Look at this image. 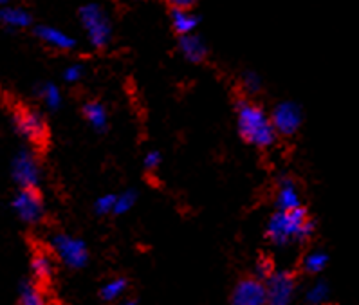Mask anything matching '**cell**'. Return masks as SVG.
<instances>
[{"instance_id": "6da1fadb", "label": "cell", "mask_w": 359, "mask_h": 305, "mask_svg": "<svg viewBox=\"0 0 359 305\" xmlns=\"http://www.w3.org/2000/svg\"><path fill=\"white\" fill-rule=\"evenodd\" d=\"M237 127L242 140L258 149H267L276 141V132L262 107L250 100L237 103Z\"/></svg>"}, {"instance_id": "7a4b0ae2", "label": "cell", "mask_w": 359, "mask_h": 305, "mask_svg": "<svg viewBox=\"0 0 359 305\" xmlns=\"http://www.w3.org/2000/svg\"><path fill=\"white\" fill-rule=\"evenodd\" d=\"M314 222L309 221L304 208L291 212H276L267 222V237L276 246H285L291 240H305L313 235Z\"/></svg>"}, {"instance_id": "3957f363", "label": "cell", "mask_w": 359, "mask_h": 305, "mask_svg": "<svg viewBox=\"0 0 359 305\" xmlns=\"http://www.w3.org/2000/svg\"><path fill=\"white\" fill-rule=\"evenodd\" d=\"M80 20L89 42L96 49H103L109 46L112 39V24L107 17L105 9L97 4H87L80 9Z\"/></svg>"}, {"instance_id": "277c9868", "label": "cell", "mask_w": 359, "mask_h": 305, "mask_svg": "<svg viewBox=\"0 0 359 305\" xmlns=\"http://www.w3.org/2000/svg\"><path fill=\"white\" fill-rule=\"evenodd\" d=\"M53 250L56 257L72 269H80L89 262V251L81 238L72 237V235H55L53 237Z\"/></svg>"}, {"instance_id": "5b68a950", "label": "cell", "mask_w": 359, "mask_h": 305, "mask_svg": "<svg viewBox=\"0 0 359 305\" xmlns=\"http://www.w3.org/2000/svg\"><path fill=\"white\" fill-rule=\"evenodd\" d=\"M271 125L280 136H292L298 132L304 121V112L302 107L294 102H282L273 109V114L269 116Z\"/></svg>"}, {"instance_id": "8992f818", "label": "cell", "mask_w": 359, "mask_h": 305, "mask_svg": "<svg viewBox=\"0 0 359 305\" xmlns=\"http://www.w3.org/2000/svg\"><path fill=\"white\" fill-rule=\"evenodd\" d=\"M264 287H266L267 305H289L294 297V276L289 271H273Z\"/></svg>"}, {"instance_id": "52a82bcc", "label": "cell", "mask_w": 359, "mask_h": 305, "mask_svg": "<svg viewBox=\"0 0 359 305\" xmlns=\"http://www.w3.org/2000/svg\"><path fill=\"white\" fill-rule=\"evenodd\" d=\"M11 172H13V179L17 181V184H20L22 190H34L40 181L39 161L31 150H20L15 156Z\"/></svg>"}, {"instance_id": "ba28073f", "label": "cell", "mask_w": 359, "mask_h": 305, "mask_svg": "<svg viewBox=\"0 0 359 305\" xmlns=\"http://www.w3.org/2000/svg\"><path fill=\"white\" fill-rule=\"evenodd\" d=\"M13 123L22 137L33 143H40L47 137V125L39 112L29 109H17L13 114Z\"/></svg>"}, {"instance_id": "9c48e42d", "label": "cell", "mask_w": 359, "mask_h": 305, "mask_svg": "<svg viewBox=\"0 0 359 305\" xmlns=\"http://www.w3.org/2000/svg\"><path fill=\"white\" fill-rule=\"evenodd\" d=\"M13 210L24 222L36 224L43 217L42 197L36 190H20L13 199Z\"/></svg>"}, {"instance_id": "30bf717a", "label": "cell", "mask_w": 359, "mask_h": 305, "mask_svg": "<svg viewBox=\"0 0 359 305\" xmlns=\"http://www.w3.org/2000/svg\"><path fill=\"white\" fill-rule=\"evenodd\" d=\"M231 305H267L262 280L245 278L238 282L231 294Z\"/></svg>"}, {"instance_id": "8fae6325", "label": "cell", "mask_w": 359, "mask_h": 305, "mask_svg": "<svg viewBox=\"0 0 359 305\" xmlns=\"http://www.w3.org/2000/svg\"><path fill=\"white\" fill-rule=\"evenodd\" d=\"M34 34L46 46L53 47V49H58V51H71L72 47L76 46V40L72 39L71 34L51 26H39L34 29Z\"/></svg>"}, {"instance_id": "7c38bea8", "label": "cell", "mask_w": 359, "mask_h": 305, "mask_svg": "<svg viewBox=\"0 0 359 305\" xmlns=\"http://www.w3.org/2000/svg\"><path fill=\"white\" fill-rule=\"evenodd\" d=\"M179 49H181L182 56L188 62H191V64H201L208 56L206 42L195 33L187 34V36H179Z\"/></svg>"}, {"instance_id": "4fadbf2b", "label": "cell", "mask_w": 359, "mask_h": 305, "mask_svg": "<svg viewBox=\"0 0 359 305\" xmlns=\"http://www.w3.org/2000/svg\"><path fill=\"white\" fill-rule=\"evenodd\" d=\"M276 206L280 212H291V210L302 208L300 191L296 188L294 182L291 179H282L280 181L278 194H276Z\"/></svg>"}, {"instance_id": "5bb4252c", "label": "cell", "mask_w": 359, "mask_h": 305, "mask_svg": "<svg viewBox=\"0 0 359 305\" xmlns=\"http://www.w3.org/2000/svg\"><path fill=\"white\" fill-rule=\"evenodd\" d=\"M170 17H172L173 31L179 36H187V34L195 33L197 26H199V17L191 13L190 9H172Z\"/></svg>"}, {"instance_id": "9a60e30c", "label": "cell", "mask_w": 359, "mask_h": 305, "mask_svg": "<svg viewBox=\"0 0 359 305\" xmlns=\"http://www.w3.org/2000/svg\"><path fill=\"white\" fill-rule=\"evenodd\" d=\"M31 15L22 8H2L0 9V24L13 27V29H26L31 26Z\"/></svg>"}, {"instance_id": "2e32d148", "label": "cell", "mask_w": 359, "mask_h": 305, "mask_svg": "<svg viewBox=\"0 0 359 305\" xmlns=\"http://www.w3.org/2000/svg\"><path fill=\"white\" fill-rule=\"evenodd\" d=\"M83 116H85V119H87V121L93 125L94 130H97V132L105 130L107 119H109V116H107V109L103 103H100V102L85 103Z\"/></svg>"}, {"instance_id": "e0dca14e", "label": "cell", "mask_w": 359, "mask_h": 305, "mask_svg": "<svg viewBox=\"0 0 359 305\" xmlns=\"http://www.w3.org/2000/svg\"><path fill=\"white\" fill-rule=\"evenodd\" d=\"M39 96L43 102V105L49 111H56L62 107V93L55 83H42L39 87Z\"/></svg>"}, {"instance_id": "ac0fdd59", "label": "cell", "mask_w": 359, "mask_h": 305, "mask_svg": "<svg viewBox=\"0 0 359 305\" xmlns=\"http://www.w3.org/2000/svg\"><path fill=\"white\" fill-rule=\"evenodd\" d=\"M31 267H33V275L39 280L46 282V280L51 278L53 275V260L47 253H36L33 257V262H31Z\"/></svg>"}, {"instance_id": "d6986e66", "label": "cell", "mask_w": 359, "mask_h": 305, "mask_svg": "<svg viewBox=\"0 0 359 305\" xmlns=\"http://www.w3.org/2000/svg\"><path fill=\"white\" fill-rule=\"evenodd\" d=\"M127 280L125 278H112L109 280L105 285L102 287V298L107 301H114L125 294L127 291Z\"/></svg>"}, {"instance_id": "ffe728a7", "label": "cell", "mask_w": 359, "mask_h": 305, "mask_svg": "<svg viewBox=\"0 0 359 305\" xmlns=\"http://www.w3.org/2000/svg\"><path fill=\"white\" fill-rule=\"evenodd\" d=\"M20 305H46V298L34 284H24L20 289Z\"/></svg>"}, {"instance_id": "44dd1931", "label": "cell", "mask_w": 359, "mask_h": 305, "mask_svg": "<svg viewBox=\"0 0 359 305\" xmlns=\"http://www.w3.org/2000/svg\"><path fill=\"white\" fill-rule=\"evenodd\" d=\"M327 262H329V257L323 251H313L309 253L304 260V267L309 273H320L327 267Z\"/></svg>"}, {"instance_id": "7402d4cb", "label": "cell", "mask_w": 359, "mask_h": 305, "mask_svg": "<svg viewBox=\"0 0 359 305\" xmlns=\"http://www.w3.org/2000/svg\"><path fill=\"white\" fill-rule=\"evenodd\" d=\"M135 197H137V195H135V191L132 190L116 195V203H114V210H112V213H114V215H123V213L130 212V210L134 208Z\"/></svg>"}, {"instance_id": "603a6c76", "label": "cell", "mask_w": 359, "mask_h": 305, "mask_svg": "<svg viewBox=\"0 0 359 305\" xmlns=\"http://www.w3.org/2000/svg\"><path fill=\"white\" fill-rule=\"evenodd\" d=\"M242 87L248 94H258L262 89V78L258 76L255 71H245L242 74Z\"/></svg>"}, {"instance_id": "cb8c5ba5", "label": "cell", "mask_w": 359, "mask_h": 305, "mask_svg": "<svg viewBox=\"0 0 359 305\" xmlns=\"http://www.w3.org/2000/svg\"><path fill=\"white\" fill-rule=\"evenodd\" d=\"M327 297H329V287H327L325 282H316L307 291V300L314 305H321Z\"/></svg>"}, {"instance_id": "d4e9b609", "label": "cell", "mask_w": 359, "mask_h": 305, "mask_svg": "<svg viewBox=\"0 0 359 305\" xmlns=\"http://www.w3.org/2000/svg\"><path fill=\"white\" fill-rule=\"evenodd\" d=\"M114 203H116L114 194L102 195V197L96 199V203H94V210H96L97 215H109V213H112V210H114Z\"/></svg>"}, {"instance_id": "484cf974", "label": "cell", "mask_w": 359, "mask_h": 305, "mask_svg": "<svg viewBox=\"0 0 359 305\" xmlns=\"http://www.w3.org/2000/svg\"><path fill=\"white\" fill-rule=\"evenodd\" d=\"M255 271H257V280H267L271 275H273V264L271 260L262 259L257 262V267H255Z\"/></svg>"}, {"instance_id": "4316f807", "label": "cell", "mask_w": 359, "mask_h": 305, "mask_svg": "<svg viewBox=\"0 0 359 305\" xmlns=\"http://www.w3.org/2000/svg\"><path fill=\"white\" fill-rule=\"evenodd\" d=\"M81 76H83V69H81V65H69L64 71V80L67 81V83H76V81L81 80Z\"/></svg>"}, {"instance_id": "83f0119b", "label": "cell", "mask_w": 359, "mask_h": 305, "mask_svg": "<svg viewBox=\"0 0 359 305\" xmlns=\"http://www.w3.org/2000/svg\"><path fill=\"white\" fill-rule=\"evenodd\" d=\"M143 163L147 170H156L157 166L161 165V152H157V150H150V152H147V156H144Z\"/></svg>"}, {"instance_id": "f1b7e54d", "label": "cell", "mask_w": 359, "mask_h": 305, "mask_svg": "<svg viewBox=\"0 0 359 305\" xmlns=\"http://www.w3.org/2000/svg\"><path fill=\"white\" fill-rule=\"evenodd\" d=\"M172 9H191L199 0H166Z\"/></svg>"}, {"instance_id": "f546056e", "label": "cell", "mask_w": 359, "mask_h": 305, "mask_svg": "<svg viewBox=\"0 0 359 305\" xmlns=\"http://www.w3.org/2000/svg\"><path fill=\"white\" fill-rule=\"evenodd\" d=\"M118 305H135L134 301H121V304H118Z\"/></svg>"}, {"instance_id": "4dcf8cb0", "label": "cell", "mask_w": 359, "mask_h": 305, "mask_svg": "<svg viewBox=\"0 0 359 305\" xmlns=\"http://www.w3.org/2000/svg\"><path fill=\"white\" fill-rule=\"evenodd\" d=\"M6 2H8V0H0V6H2V4H6Z\"/></svg>"}, {"instance_id": "1f68e13d", "label": "cell", "mask_w": 359, "mask_h": 305, "mask_svg": "<svg viewBox=\"0 0 359 305\" xmlns=\"http://www.w3.org/2000/svg\"><path fill=\"white\" fill-rule=\"evenodd\" d=\"M321 305H323V304H321Z\"/></svg>"}]
</instances>
